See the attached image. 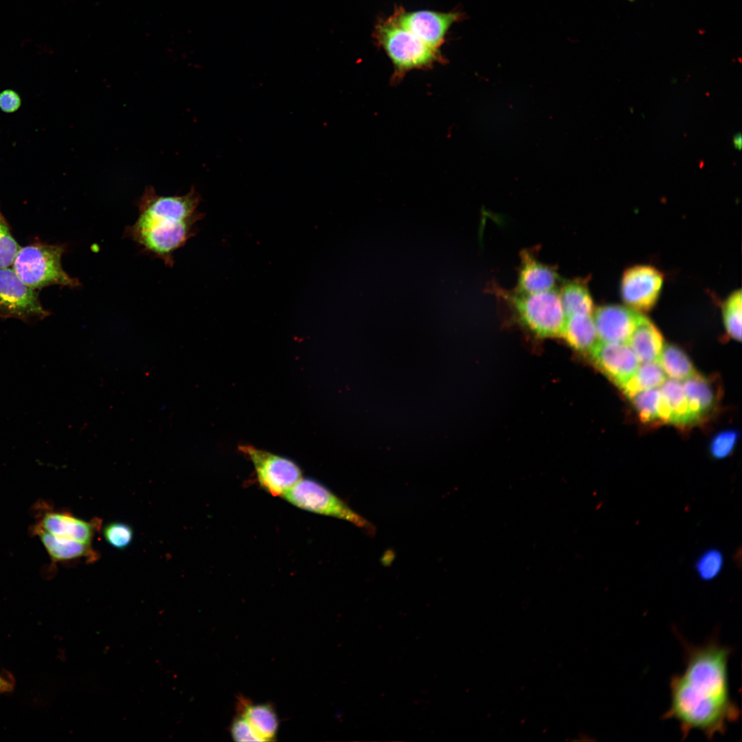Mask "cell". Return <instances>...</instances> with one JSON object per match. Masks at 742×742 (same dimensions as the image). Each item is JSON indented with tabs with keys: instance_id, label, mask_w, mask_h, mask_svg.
I'll return each mask as SVG.
<instances>
[{
	"instance_id": "6da1fadb",
	"label": "cell",
	"mask_w": 742,
	"mask_h": 742,
	"mask_svg": "<svg viewBox=\"0 0 742 742\" xmlns=\"http://www.w3.org/2000/svg\"><path fill=\"white\" fill-rule=\"evenodd\" d=\"M679 638L685 668L671 677L670 704L662 719L677 721L683 739L693 730H698L711 740L724 734L728 726L740 717L730 691L728 661L732 649L715 638L700 645Z\"/></svg>"
},
{
	"instance_id": "7a4b0ae2",
	"label": "cell",
	"mask_w": 742,
	"mask_h": 742,
	"mask_svg": "<svg viewBox=\"0 0 742 742\" xmlns=\"http://www.w3.org/2000/svg\"><path fill=\"white\" fill-rule=\"evenodd\" d=\"M200 194L192 187L183 195H159L146 187L137 201L138 216L124 234L144 252L172 267L174 253L198 232L196 223L205 214L197 210Z\"/></svg>"
},
{
	"instance_id": "3957f363",
	"label": "cell",
	"mask_w": 742,
	"mask_h": 742,
	"mask_svg": "<svg viewBox=\"0 0 742 742\" xmlns=\"http://www.w3.org/2000/svg\"><path fill=\"white\" fill-rule=\"evenodd\" d=\"M373 36L392 61L395 79L401 78L410 70L428 68L445 60L440 50L427 45L390 16L377 22Z\"/></svg>"
},
{
	"instance_id": "277c9868",
	"label": "cell",
	"mask_w": 742,
	"mask_h": 742,
	"mask_svg": "<svg viewBox=\"0 0 742 742\" xmlns=\"http://www.w3.org/2000/svg\"><path fill=\"white\" fill-rule=\"evenodd\" d=\"M493 291L517 319L535 335L543 337L561 335L566 317L556 289L523 293L494 286Z\"/></svg>"
},
{
	"instance_id": "5b68a950",
	"label": "cell",
	"mask_w": 742,
	"mask_h": 742,
	"mask_svg": "<svg viewBox=\"0 0 742 742\" xmlns=\"http://www.w3.org/2000/svg\"><path fill=\"white\" fill-rule=\"evenodd\" d=\"M65 251V245L60 244L36 243L20 247L12 269L35 290L52 285L78 287L79 280L71 277L63 268L61 260Z\"/></svg>"
},
{
	"instance_id": "8992f818",
	"label": "cell",
	"mask_w": 742,
	"mask_h": 742,
	"mask_svg": "<svg viewBox=\"0 0 742 742\" xmlns=\"http://www.w3.org/2000/svg\"><path fill=\"white\" fill-rule=\"evenodd\" d=\"M291 504L315 513L348 521L373 534L374 528L328 488L310 479H300L282 495Z\"/></svg>"
},
{
	"instance_id": "52a82bcc",
	"label": "cell",
	"mask_w": 742,
	"mask_h": 742,
	"mask_svg": "<svg viewBox=\"0 0 742 742\" xmlns=\"http://www.w3.org/2000/svg\"><path fill=\"white\" fill-rule=\"evenodd\" d=\"M45 309L35 289L27 286L13 269H0V317L15 318L25 323L45 319Z\"/></svg>"
},
{
	"instance_id": "ba28073f",
	"label": "cell",
	"mask_w": 742,
	"mask_h": 742,
	"mask_svg": "<svg viewBox=\"0 0 742 742\" xmlns=\"http://www.w3.org/2000/svg\"><path fill=\"white\" fill-rule=\"evenodd\" d=\"M240 449L253 462L260 486L273 496L282 495L302 478L300 467L288 458L251 446Z\"/></svg>"
},
{
	"instance_id": "9c48e42d",
	"label": "cell",
	"mask_w": 742,
	"mask_h": 742,
	"mask_svg": "<svg viewBox=\"0 0 742 742\" xmlns=\"http://www.w3.org/2000/svg\"><path fill=\"white\" fill-rule=\"evenodd\" d=\"M390 16L396 23L413 33L427 45L440 50L451 25L462 20L464 15L459 11L407 12L401 7H396Z\"/></svg>"
},
{
	"instance_id": "30bf717a",
	"label": "cell",
	"mask_w": 742,
	"mask_h": 742,
	"mask_svg": "<svg viewBox=\"0 0 742 742\" xmlns=\"http://www.w3.org/2000/svg\"><path fill=\"white\" fill-rule=\"evenodd\" d=\"M664 282L660 270L649 265H638L627 268L620 282L622 299L628 307L638 311H648L657 302Z\"/></svg>"
},
{
	"instance_id": "8fae6325",
	"label": "cell",
	"mask_w": 742,
	"mask_h": 742,
	"mask_svg": "<svg viewBox=\"0 0 742 742\" xmlns=\"http://www.w3.org/2000/svg\"><path fill=\"white\" fill-rule=\"evenodd\" d=\"M591 353L596 366L618 387L634 374L640 365L627 343L599 341Z\"/></svg>"
},
{
	"instance_id": "7c38bea8",
	"label": "cell",
	"mask_w": 742,
	"mask_h": 742,
	"mask_svg": "<svg viewBox=\"0 0 742 742\" xmlns=\"http://www.w3.org/2000/svg\"><path fill=\"white\" fill-rule=\"evenodd\" d=\"M593 319L602 342L627 343L642 315L629 307L606 304L594 309Z\"/></svg>"
},
{
	"instance_id": "4fadbf2b",
	"label": "cell",
	"mask_w": 742,
	"mask_h": 742,
	"mask_svg": "<svg viewBox=\"0 0 742 742\" xmlns=\"http://www.w3.org/2000/svg\"><path fill=\"white\" fill-rule=\"evenodd\" d=\"M102 526V520L95 517L86 521L66 512H48L41 521L39 528L54 535L92 546L95 535Z\"/></svg>"
},
{
	"instance_id": "5bb4252c",
	"label": "cell",
	"mask_w": 742,
	"mask_h": 742,
	"mask_svg": "<svg viewBox=\"0 0 742 742\" xmlns=\"http://www.w3.org/2000/svg\"><path fill=\"white\" fill-rule=\"evenodd\" d=\"M560 278L554 267L540 262L528 249L521 253L515 291L535 293L555 289Z\"/></svg>"
},
{
	"instance_id": "9a60e30c",
	"label": "cell",
	"mask_w": 742,
	"mask_h": 742,
	"mask_svg": "<svg viewBox=\"0 0 742 742\" xmlns=\"http://www.w3.org/2000/svg\"><path fill=\"white\" fill-rule=\"evenodd\" d=\"M682 384L690 424L698 423L707 418L717 405L718 395L715 385L709 379L697 372L683 381Z\"/></svg>"
},
{
	"instance_id": "2e32d148",
	"label": "cell",
	"mask_w": 742,
	"mask_h": 742,
	"mask_svg": "<svg viewBox=\"0 0 742 742\" xmlns=\"http://www.w3.org/2000/svg\"><path fill=\"white\" fill-rule=\"evenodd\" d=\"M627 344L640 363L657 361L664 346L663 336L656 326L642 315Z\"/></svg>"
},
{
	"instance_id": "e0dca14e",
	"label": "cell",
	"mask_w": 742,
	"mask_h": 742,
	"mask_svg": "<svg viewBox=\"0 0 742 742\" xmlns=\"http://www.w3.org/2000/svg\"><path fill=\"white\" fill-rule=\"evenodd\" d=\"M37 532L45 548L54 561L84 559L88 563H93L99 558L98 552L92 546L58 537L40 528H37Z\"/></svg>"
},
{
	"instance_id": "ac0fdd59",
	"label": "cell",
	"mask_w": 742,
	"mask_h": 742,
	"mask_svg": "<svg viewBox=\"0 0 742 742\" xmlns=\"http://www.w3.org/2000/svg\"><path fill=\"white\" fill-rule=\"evenodd\" d=\"M561 336L570 346L581 352H591L600 341L591 315L567 317Z\"/></svg>"
},
{
	"instance_id": "d6986e66",
	"label": "cell",
	"mask_w": 742,
	"mask_h": 742,
	"mask_svg": "<svg viewBox=\"0 0 742 742\" xmlns=\"http://www.w3.org/2000/svg\"><path fill=\"white\" fill-rule=\"evenodd\" d=\"M559 295L566 317L576 315H592L594 304L586 280L566 281L561 287Z\"/></svg>"
},
{
	"instance_id": "ffe728a7",
	"label": "cell",
	"mask_w": 742,
	"mask_h": 742,
	"mask_svg": "<svg viewBox=\"0 0 742 742\" xmlns=\"http://www.w3.org/2000/svg\"><path fill=\"white\" fill-rule=\"evenodd\" d=\"M240 710L262 741L274 739L278 719L274 710L268 704L252 705L242 699Z\"/></svg>"
},
{
	"instance_id": "44dd1931",
	"label": "cell",
	"mask_w": 742,
	"mask_h": 742,
	"mask_svg": "<svg viewBox=\"0 0 742 742\" xmlns=\"http://www.w3.org/2000/svg\"><path fill=\"white\" fill-rule=\"evenodd\" d=\"M666 376L657 361L639 365L634 374L619 387L629 399L638 393L660 387Z\"/></svg>"
},
{
	"instance_id": "7402d4cb",
	"label": "cell",
	"mask_w": 742,
	"mask_h": 742,
	"mask_svg": "<svg viewBox=\"0 0 742 742\" xmlns=\"http://www.w3.org/2000/svg\"><path fill=\"white\" fill-rule=\"evenodd\" d=\"M657 362L671 379L683 381L697 372L689 357L676 345H664Z\"/></svg>"
},
{
	"instance_id": "603a6c76",
	"label": "cell",
	"mask_w": 742,
	"mask_h": 742,
	"mask_svg": "<svg viewBox=\"0 0 742 742\" xmlns=\"http://www.w3.org/2000/svg\"><path fill=\"white\" fill-rule=\"evenodd\" d=\"M659 388L671 414L670 423L682 427L690 425L687 399L682 381L666 379Z\"/></svg>"
},
{
	"instance_id": "cb8c5ba5",
	"label": "cell",
	"mask_w": 742,
	"mask_h": 742,
	"mask_svg": "<svg viewBox=\"0 0 742 742\" xmlns=\"http://www.w3.org/2000/svg\"><path fill=\"white\" fill-rule=\"evenodd\" d=\"M661 399L659 387L640 392L630 398L640 421L649 424L660 423Z\"/></svg>"
},
{
	"instance_id": "d4e9b609",
	"label": "cell",
	"mask_w": 742,
	"mask_h": 742,
	"mask_svg": "<svg viewBox=\"0 0 742 742\" xmlns=\"http://www.w3.org/2000/svg\"><path fill=\"white\" fill-rule=\"evenodd\" d=\"M723 321L727 334L734 340H741V291L732 292L722 306Z\"/></svg>"
},
{
	"instance_id": "484cf974",
	"label": "cell",
	"mask_w": 742,
	"mask_h": 742,
	"mask_svg": "<svg viewBox=\"0 0 742 742\" xmlns=\"http://www.w3.org/2000/svg\"><path fill=\"white\" fill-rule=\"evenodd\" d=\"M105 541L117 550H124L132 543L134 532L133 528L122 521H112L106 524L102 530Z\"/></svg>"
},
{
	"instance_id": "4316f807",
	"label": "cell",
	"mask_w": 742,
	"mask_h": 742,
	"mask_svg": "<svg viewBox=\"0 0 742 742\" xmlns=\"http://www.w3.org/2000/svg\"><path fill=\"white\" fill-rule=\"evenodd\" d=\"M740 434L735 429H724L716 434L709 444L710 455L716 460L724 459L734 451Z\"/></svg>"
},
{
	"instance_id": "83f0119b",
	"label": "cell",
	"mask_w": 742,
	"mask_h": 742,
	"mask_svg": "<svg viewBox=\"0 0 742 742\" xmlns=\"http://www.w3.org/2000/svg\"><path fill=\"white\" fill-rule=\"evenodd\" d=\"M20 249L0 209V269L10 267Z\"/></svg>"
},
{
	"instance_id": "f1b7e54d",
	"label": "cell",
	"mask_w": 742,
	"mask_h": 742,
	"mask_svg": "<svg viewBox=\"0 0 742 742\" xmlns=\"http://www.w3.org/2000/svg\"><path fill=\"white\" fill-rule=\"evenodd\" d=\"M723 565V557L721 552L710 549L704 552L695 564L698 576L704 581H710L717 577Z\"/></svg>"
},
{
	"instance_id": "f546056e",
	"label": "cell",
	"mask_w": 742,
	"mask_h": 742,
	"mask_svg": "<svg viewBox=\"0 0 742 742\" xmlns=\"http://www.w3.org/2000/svg\"><path fill=\"white\" fill-rule=\"evenodd\" d=\"M231 734L236 741H262L247 720L241 715L232 722Z\"/></svg>"
},
{
	"instance_id": "4dcf8cb0",
	"label": "cell",
	"mask_w": 742,
	"mask_h": 742,
	"mask_svg": "<svg viewBox=\"0 0 742 742\" xmlns=\"http://www.w3.org/2000/svg\"><path fill=\"white\" fill-rule=\"evenodd\" d=\"M21 104L20 95L14 91L5 89L0 93V109L5 113L17 111Z\"/></svg>"
},
{
	"instance_id": "1f68e13d",
	"label": "cell",
	"mask_w": 742,
	"mask_h": 742,
	"mask_svg": "<svg viewBox=\"0 0 742 742\" xmlns=\"http://www.w3.org/2000/svg\"><path fill=\"white\" fill-rule=\"evenodd\" d=\"M14 688V681L0 674V693L10 692Z\"/></svg>"
},
{
	"instance_id": "d6a6232c",
	"label": "cell",
	"mask_w": 742,
	"mask_h": 742,
	"mask_svg": "<svg viewBox=\"0 0 742 742\" xmlns=\"http://www.w3.org/2000/svg\"><path fill=\"white\" fill-rule=\"evenodd\" d=\"M733 142H734V144L736 148H737V149L741 148V135L740 133L737 134L734 137Z\"/></svg>"
}]
</instances>
